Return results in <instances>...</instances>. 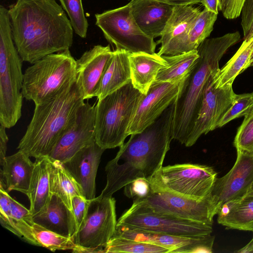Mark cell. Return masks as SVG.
I'll list each match as a JSON object with an SVG mask.
<instances>
[{
	"mask_svg": "<svg viewBox=\"0 0 253 253\" xmlns=\"http://www.w3.org/2000/svg\"><path fill=\"white\" fill-rule=\"evenodd\" d=\"M13 39L23 61L69 49L73 29L55 0H17L8 9Z\"/></svg>",
	"mask_w": 253,
	"mask_h": 253,
	"instance_id": "6da1fadb",
	"label": "cell"
},
{
	"mask_svg": "<svg viewBox=\"0 0 253 253\" xmlns=\"http://www.w3.org/2000/svg\"><path fill=\"white\" fill-rule=\"evenodd\" d=\"M173 102L152 124L132 134L105 167L107 183L99 196L111 197L138 178L150 180L163 167L172 138Z\"/></svg>",
	"mask_w": 253,
	"mask_h": 253,
	"instance_id": "7a4b0ae2",
	"label": "cell"
},
{
	"mask_svg": "<svg viewBox=\"0 0 253 253\" xmlns=\"http://www.w3.org/2000/svg\"><path fill=\"white\" fill-rule=\"evenodd\" d=\"M241 39L239 32L207 39L197 49L199 57L175 99L172 138L185 145L200 109L207 83L218 72L227 50Z\"/></svg>",
	"mask_w": 253,
	"mask_h": 253,
	"instance_id": "3957f363",
	"label": "cell"
},
{
	"mask_svg": "<svg viewBox=\"0 0 253 253\" xmlns=\"http://www.w3.org/2000/svg\"><path fill=\"white\" fill-rule=\"evenodd\" d=\"M77 78L52 98L36 104L33 117L17 146L30 157H47L84 104Z\"/></svg>",
	"mask_w": 253,
	"mask_h": 253,
	"instance_id": "277c9868",
	"label": "cell"
},
{
	"mask_svg": "<svg viewBox=\"0 0 253 253\" xmlns=\"http://www.w3.org/2000/svg\"><path fill=\"white\" fill-rule=\"evenodd\" d=\"M15 46L8 10L0 6V124L14 126L21 116L23 73Z\"/></svg>",
	"mask_w": 253,
	"mask_h": 253,
	"instance_id": "5b68a950",
	"label": "cell"
},
{
	"mask_svg": "<svg viewBox=\"0 0 253 253\" xmlns=\"http://www.w3.org/2000/svg\"><path fill=\"white\" fill-rule=\"evenodd\" d=\"M144 95L130 81L98 101L94 135L98 145L106 150L123 145L128 135L129 126Z\"/></svg>",
	"mask_w": 253,
	"mask_h": 253,
	"instance_id": "8992f818",
	"label": "cell"
},
{
	"mask_svg": "<svg viewBox=\"0 0 253 253\" xmlns=\"http://www.w3.org/2000/svg\"><path fill=\"white\" fill-rule=\"evenodd\" d=\"M23 74V98L38 104L56 96L77 78L76 60L69 49L47 55Z\"/></svg>",
	"mask_w": 253,
	"mask_h": 253,
	"instance_id": "52a82bcc",
	"label": "cell"
},
{
	"mask_svg": "<svg viewBox=\"0 0 253 253\" xmlns=\"http://www.w3.org/2000/svg\"><path fill=\"white\" fill-rule=\"evenodd\" d=\"M217 178L211 167L185 163L163 166L150 181L156 187L201 199L211 194Z\"/></svg>",
	"mask_w": 253,
	"mask_h": 253,
	"instance_id": "ba28073f",
	"label": "cell"
},
{
	"mask_svg": "<svg viewBox=\"0 0 253 253\" xmlns=\"http://www.w3.org/2000/svg\"><path fill=\"white\" fill-rule=\"evenodd\" d=\"M213 223L183 218L158 212L133 202L117 220V225H126L166 234L200 237L211 234Z\"/></svg>",
	"mask_w": 253,
	"mask_h": 253,
	"instance_id": "9c48e42d",
	"label": "cell"
},
{
	"mask_svg": "<svg viewBox=\"0 0 253 253\" xmlns=\"http://www.w3.org/2000/svg\"><path fill=\"white\" fill-rule=\"evenodd\" d=\"M95 18L96 25L116 49H124L131 53H155L156 42L139 28L132 14L129 3L96 14Z\"/></svg>",
	"mask_w": 253,
	"mask_h": 253,
	"instance_id": "30bf717a",
	"label": "cell"
},
{
	"mask_svg": "<svg viewBox=\"0 0 253 253\" xmlns=\"http://www.w3.org/2000/svg\"><path fill=\"white\" fill-rule=\"evenodd\" d=\"M133 202L156 211L208 223H213V218L217 214L220 209L212 194L205 198L199 199L159 188L151 184L148 195L143 198H135Z\"/></svg>",
	"mask_w": 253,
	"mask_h": 253,
	"instance_id": "8fae6325",
	"label": "cell"
},
{
	"mask_svg": "<svg viewBox=\"0 0 253 253\" xmlns=\"http://www.w3.org/2000/svg\"><path fill=\"white\" fill-rule=\"evenodd\" d=\"M117 221L116 200L98 196L90 200L84 223L74 242L77 253H102L115 233Z\"/></svg>",
	"mask_w": 253,
	"mask_h": 253,
	"instance_id": "7c38bea8",
	"label": "cell"
},
{
	"mask_svg": "<svg viewBox=\"0 0 253 253\" xmlns=\"http://www.w3.org/2000/svg\"><path fill=\"white\" fill-rule=\"evenodd\" d=\"M215 74L207 83L202 105L185 145L186 147L193 146L202 135L217 128L219 122L233 103L236 94L232 85L216 87L213 82Z\"/></svg>",
	"mask_w": 253,
	"mask_h": 253,
	"instance_id": "4fadbf2b",
	"label": "cell"
},
{
	"mask_svg": "<svg viewBox=\"0 0 253 253\" xmlns=\"http://www.w3.org/2000/svg\"><path fill=\"white\" fill-rule=\"evenodd\" d=\"M95 112L96 104L84 103L74 122L64 131L47 157L64 163L81 149L95 142Z\"/></svg>",
	"mask_w": 253,
	"mask_h": 253,
	"instance_id": "5bb4252c",
	"label": "cell"
},
{
	"mask_svg": "<svg viewBox=\"0 0 253 253\" xmlns=\"http://www.w3.org/2000/svg\"><path fill=\"white\" fill-rule=\"evenodd\" d=\"M114 235L154 244L167 248L169 253H211L214 240V236L211 234L200 237L175 236L122 225H117Z\"/></svg>",
	"mask_w": 253,
	"mask_h": 253,
	"instance_id": "9a60e30c",
	"label": "cell"
},
{
	"mask_svg": "<svg viewBox=\"0 0 253 253\" xmlns=\"http://www.w3.org/2000/svg\"><path fill=\"white\" fill-rule=\"evenodd\" d=\"M184 80L176 83L155 81L139 103L128 135L141 132L158 118L175 100Z\"/></svg>",
	"mask_w": 253,
	"mask_h": 253,
	"instance_id": "2e32d148",
	"label": "cell"
},
{
	"mask_svg": "<svg viewBox=\"0 0 253 253\" xmlns=\"http://www.w3.org/2000/svg\"><path fill=\"white\" fill-rule=\"evenodd\" d=\"M236 150L235 164L225 175L217 178L211 193L220 209L247 194L253 183V152Z\"/></svg>",
	"mask_w": 253,
	"mask_h": 253,
	"instance_id": "e0dca14e",
	"label": "cell"
},
{
	"mask_svg": "<svg viewBox=\"0 0 253 253\" xmlns=\"http://www.w3.org/2000/svg\"><path fill=\"white\" fill-rule=\"evenodd\" d=\"M110 46L97 45L86 51L76 60L77 80L84 99L95 97L103 74L112 56Z\"/></svg>",
	"mask_w": 253,
	"mask_h": 253,
	"instance_id": "ac0fdd59",
	"label": "cell"
},
{
	"mask_svg": "<svg viewBox=\"0 0 253 253\" xmlns=\"http://www.w3.org/2000/svg\"><path fill=\"white\" fill-rule=\"evenodd\" d=\"M105 150L95 141L63 163L80 185L84 197L87 200L95 198V179L101 157Z\"/></svg>",
	"mask_w": 253,
	"mask_h": 253,
	"instance_id": "d6986e66",
	"label": "cell"
},
{
	"mask_svg": "<svg viewBox=\"0 0 253 253\" xmlns=\"http://www.w3.org/2000/svg\"><path fill=\"white\" fill-rule=\"evenodd\" d=\"M129 3L141 31L154 39L161 37L174 5L157 0H131Z\"/></svg>",
	"mask_w": 253,
	"mask_h": 253,
	"instance_id": "ffe728a7",
	"label": "cell"
},
{
	"mask_svg": "<svg viewBox=\"0 0 253 253\" xmlns=\"http://www.w3.org/2000/svg\"><path fill=\"white\" fill-rule=\"evenodd\" d=\"M217 15L204 8L183 36L160 47L158 54L172 56L196 50L210 36Z\"/></svg>",
	"mask_w": 253,
	"mask_h": 253,
	"instance_id": "44dd1931",
	"label": "cell"
},
{
	"mask_svg": "<svg viewBox=\"0 0 253 253\" xmlns=\"http://www.w3.org/2000/svg\"><path fill=\"white\" fill-rule=\"evenodd\" d=\"M128 58L131 82L135 88L146 95L160 70L168 63L162 55L156 53H132Z\"/></svg>",
	"mask_w": 253,
	"mask_h": 253,
	"instance_id": "7402d4cb",
	"label": "cell"
},
{
	"mask_svg": "<svg viewBox=\"0 0 253 253\" xmlns=\"http://www.w3.org/2000/svg\"><path fill=\"white\" fill-rule=\"evenodd\" d=\"M130 53L121 49L113 51L95 93L98 101L131 81L128 58Z\"/></svg>",
	"mask_w": 253,
	"mask_h": 253,
	"instance_id": "603a6c76",
	"label": "cell"
},
{
	"mask_svg": "<svg viewBox=\"0 0 253 253\" xmlns=\"http://www.w3.org/2000/svg\"><path fill=\"white\" fill-rule=\"evenodd\" d=\"M29 157L20 150L5 157L1 165L3 169H0V177L8 193L16 190L27 195L35 167Z\"/></svg>",
	"mask_w": 253,
	"mask_h": 253,
	"instance_id": "cb8c5ba5",
	"label": "cell"
},
{
	"mask_svg": "<svg viewBox=\"0 0 253 253\" xmlns=\"http://www.w3.org/2000/svg\"><path fill=\"white\" fill-rule=\"evenodd\" d=\"M217 215V222L227 228L253 232V193L225 203Z\"/></svg>",
	"mask_w": 253,
	"mask_h": 253,
	"instance_id": "d4e9b609",
	"label": "cell"
},
{
	"mask_svg": "<svg viewBox=\"0 0 253 253\" xmlns=\"http://www.w3.org/2000/svg\"><path fill=\"white\" fill-rule=\"evenodd\" d=\"M29 188L27 194L30 200V211L32 216L47 206L51 194L49 181L48 157L36 158Z\"/></svg>",
	"mask_w": 253,
	"mask_h": 253,
	"instance_id": "484cf974",
	"label": "cell"
},
{
	"mask_svg": "<svg viewBox=\"0 0 253 253\" xmlns=\"http://www.w3.org/2000/svg\"><path fill=\"white\" fill-rule=\"evenodd\" d=\"M48 160L50 194L59 197L67 208L71 210L74 197H84L82 189L62 163L49 158Z\"/></svg>",
	"mask_w": 253,
	"mask_h": 253,
	"instance_id": "4316f807",
	"label": "cell"
},
{
	"mask_svg": "<svg viewBox=\"0 0 253 253\" xmlns=\"http://www.w3.org/2000/svg\"><path fill=\"white\" fill-rule=\"evenodd\" d=\"M253 66V36L244 40L234 55L213 76L217 87L232 85L236 78Z\"/></svg>",
	"mask_w": 253,
	"mask_h": 253,
	"instance_id": "83f0119b",
	"label": "cell"
},
{
	"mask_svg": "<svg viewBox=\"0 0 253 253\" xmlns=\"http://www.w3.org/2000/svg\"><path fill=\"white\" fill-rule=\"evenodd\" d=\"M69 210L61 199L51 195L46 207L32 216L34 223L53 232L68 236Z\"/></svg>",
	"mask_w": 253,
	"mask_h": 253,
	"instance_id": "f1b7e54d",
	"label": "cell"
},
{
	"mask_svg": "<svg viewBox=\"0 0 253 253\" xmlns=\"http://www.w3.org/2000/svg\"><path fill=\"white\" fill-rule=\"evenodd\" d=\"M202 10L193 5L174 6L172 12L158 42L161 47L183 36L195 21Z\"/></svg>",
	"mask_w": 253,
	"mask_h": 253,
	"instance_id": "f546056e",
	"label": "cell"
},
{
	"mask_svg": "<svg viewBox=\"0 0 253 253\" xmlns=\"http://www.w3.org/2000/svg\"><path fill=\"white\" fill-rule=\"evenodd\" d=\"M162 56L168 64L160 70L155 81L171 83L183 81L199 57L197 49L176 55Z\"/></svg>",
	"mask_w": 253,
	"mask_h": 253,
	"instance_id": "4dcf8cb0",
	"label": "cell"
},
{
	"mask_svg": "<svg viewBox=\"0 0 253 253\" xmlns=\"http://www.w3.org/2000/svg\"><path fill=\"white\" fill-rule=\"evenodd\" d=\"M105 253H169L168 249L154 244L113 235L102 250Z\"/></svg>",
	"mask_w": 253,
	"mask_h": 253,
	"instance_id": "1f68e13d",
	"label": "cell"
},
{
	"mask_svg": "<svg viewBox=\"0 0 253 253\" xmlns=\"http://www.w3.org/2000/svg\"><path fill=\"white\" fill-rule=\"evenodd\" d=\"M34 237L39 246L48 249L52 252L56 250H71L76 253L78 246L74 240L48 230L35 223L32 225Z\"/></svg>",
	"mask_w": 253,
	"mask_h": 253,
	"instance_id": "d6a6232c",
	"label": "cell"
},
{
	"mask_svg": "<svg viewBox=\"0 0 253 253\" xmlns=\"http://www.w3.org/2000/svg\"><path fill=\"white\" fill-rule=\"evenodd\" d=\"M67 13L75 33L82 38L86 37L88 23L85 17L82 0H59Z\"/></svg>",
	"mask_w": 253,
	"mask_h": 253,
	"instance_id": "836d02e7",
	"label": "cell"
},
{
	"mask_svg": "<svg viewBox=\"0 0 253 253\" xmlns=\"http://www.w3.org/2000/svg\"><path fill=\"white\" fill-rule=\"evenodd\" d=\"M253 111V92L235 95L233 103L219 122L221 127L233 120L245 117Z\"/></svg>",
	"mask_w": 253,
	"mask_h": 253,
	"instance_id": "e575fe53",
	"label": "cell"
},
{
	"mask_svg": "<svg viewBox=\"0 0 253 253\" xmlns=\"http://www.w3.org/2000/svg\"><path fill=\"white\" fill-rule=\"evenodd\" d=\"M90 200L80 196L73 199L72 208L69 214V235L73 240L84 221Z\"/></svg>",
	"mask_w": 253,
	"mask_h": 253,
	"instance_id": "d590c367",
	"label": "cell"
},
{
	"mask_svg": "<svg viewBox=\"0 0 253 253\" xmlns=\"http://www.w3.org/2000/svg\"><path fill=\"white\" fill-rule=\"evenodd\" d=\"M236 149L253 152V111L245 116L234 140Z\"/></svg>",
	"mask_w": 253,
	"mask_h": 253,
	"instance_id": "8d00e7d4",
	"label": "cell"
},
{
	"mask_svg": "<svg viewBox=\"0 0 253 253\" xmlns=\"http://www.w3.org/2000/svg\"><path fill=\"white\" fill-rule=\"evenodd\" d=\"M124 187V194L128 198H143L150 193L151 183L148 179L138 178L127 184Z\"/></svg>",
	"mask_w": 253,
	"mask_h": 253,
	"instance_id": "74e56055",
	"label": "cell"
},
{
	"mask_svg": "<svg viewBox=\"0 0 253 253\" xmlns=\"http://www.w3.org/2000/svg\"><path fill=\"white\" fill-rule=\"evenodd\" d=\"M240 16L243 39L247 40L253 36V0H245Z\"/></svg>",
	"mask_w": 253,
	"mask_h": 253,
	"instance_id": "f35d334b",
	"label": "cell"
},
{
	"mask_svg": "<svg viewBox=\"0 0 253 253\" xmlns=\"http://www.w3.org/2000/svg\"><path fill=\"white\" fill-rule=\"evenodd\" d=\"M245 0H219V11L227 19H234L240 16Z\"/></svg>",
	"mask_w": 253,
	"mask_h": 253,
	"instance_id": "ab89813d",
	"label": "cell"
},
{
	"mask_svg": "<svg viewBox=\"0 0 253 253\" xmlns=\"http://www.w3.org/2000/svg\"><path fill=\"white\" fill-rule=\"evenodd\" d=\"M6 128L0 125V163L2 165L3 162L6 157L7 149V143L8 138L6 133Z\"/></svg>",
	"mask_w": 253,
	"mask_h": 253,
	"instance_id": "60d3db41",
	"label": "cell"
},
{
	"mask_svg": "<svg viewBox=\"0 0 253 253\" xmlns=\"http://www.w3.org/2000/svg\"><path fill=\"white\" fill-rule=\"evenodd\" d=\"M201 3L208 10L218 14L219 11V0H202Z\"/></svg>",
	"mask_w": 253,
	"mask_h": 253,
	"instance_id": "b9f144b4",
	"label": "cell"
},
{
	"mask_svg": "<svg viewBox=\"0 0 253 253\" xmlns=\"http://www.w3.org/2000/svg\"><path fill=\"white\" fill-rule=\"evenodd\" d=\"M168 4L176 5H193L201 3L202 0H157Z\"/></svg>",
	"mask_w": 253,
	"mask_h": 253,
	"instance_id": "7bdbcfd3",
	"label": "cell"
},
{
	"mask_svg": "<svg viewBox=\"0 0 253 253\" xmlns=\"http://www.w3.org/2000/svg\"><path fill=\"white\" fill-rule=\"evenodd\" d=\"M239 253H253V237L251 241L245 247L235 251Z\"/></svg>",
	"mask_w": 253,
	"mask_h": 253,
	"instance_id": "ee69618b",
	"label": "cell"
},
{
	"mask_svg": "<svg viewBox=\"0 0 253 253\" xmlns=\"http://www.w3.org/2000/svg\"><path fill=\"white\" fill-rule=\"evenodd\" d=\"M248 192L253 193V183L251 187V188L250 189V190H249V191Z\"/></svg>",
	"mask_w": 253,
	"mask_h": 253,
	"instance_id": "f6af8a7d",
	"label": "cell"
}]
</instances>
